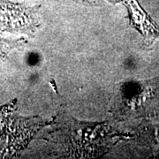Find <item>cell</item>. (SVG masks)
<instances>
[{
    "label": "cell",
    "instance_id": "6da1fadb",
    "mask_svg": "<svg viewBox=\"0 0 159 159\" xmlns=\"http://www.w3.org/2000/svg\"><path fill=\"white\" fill-rule=\"evenodd\" d=\"M71 129L65 132L71 148L72 155H80L79 157H91L97 155L100 151H104L109 142H106L108 133L106 126L100 124H86L79 123L75 119L67 121Z\"/></svg>",
    "mask_w": 159,
    "mask_h": 159
},
{
    "label": "cell",
    "instance_id": "7a4b0ae2",
    "mask_svg": "<svg viewBox=\"0 0 159 159\" xmlns=\"http://www.w3.org/2000/svg\"><path fill=\"white\" fill-rule=\"evenodd\" d=\"M38 8L0 0V32L33 34L40 26Z\"/></svg>",
    "mask_w": 159,
    "mask_h": 159
},
{
    "label": "cell",
    "instance_id": "3957f363",
    "mask_svg": "<svg viewBox=\"0 0 159 159\" xmlns=\"http://www.w3.org/2000/svg\"><path fill=\"white\" fill-rule=\"evenodd\" d=\"M27 43V42L23 38L16 40L6 39L0 35V57L3 59H6L8 53L11 50L21 47L23 43Z\"/></svg>",
    "mask_w": 159,
    "mask_h": 159
}]
</instances>
